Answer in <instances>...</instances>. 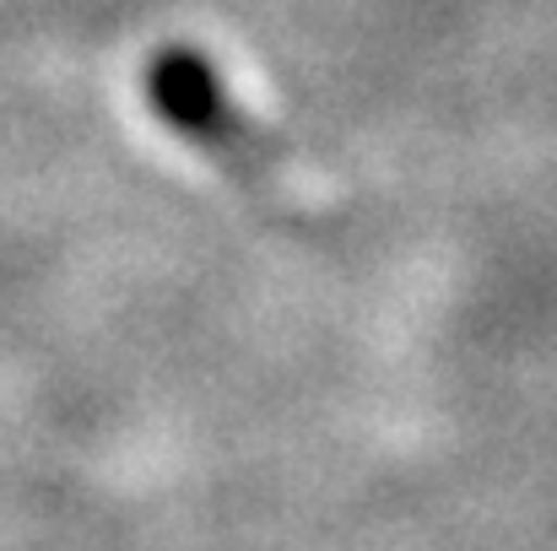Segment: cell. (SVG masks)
Masks as SVG:
<instances>
[{"label": "cell", "mask_w": 557, "mask_h": 551, "mask_svg": "<svg viewBox=\"0 0 557 551\" xmlns=\"http://www.w3.org/2000/svg\"><path fill=\"white\" fill-rule=\"evenodd\" d=\"M147 103L174 136H185L200 158H211L222 174H233L249 195H260L271 205L293 200V168H287L282 141H271L260 130V120L238 109V98L227 92L222 71L200 49L163 43L152 54Z\"/></svg>", "instance_id": "6da1fadb"}]
</instances>
